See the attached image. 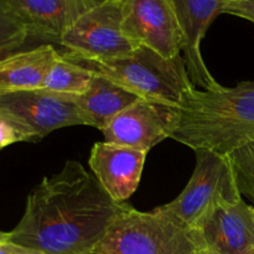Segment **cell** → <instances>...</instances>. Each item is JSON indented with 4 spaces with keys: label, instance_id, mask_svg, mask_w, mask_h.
<instances>
[{
    "label": "cell",
    "instance_id": "obj_15",
    "mask_svg": "<svg viewBox=\"0 0 254 254\" xmlns=\"http://www.w3.org/2000/svg\"><path fill=\"white\" fill-rule=\"evenodd\" d=\"M139 98L103 74L94 73L88 89L81 96H76V102L86 126L102 131L121 112Z\"/></svg>",
    "mask_w": 254,
    "mask_h": 254
},
{
    "label": "cell",
    "instance_id": "obj_14",
    "mask_svg": "<svg viewBox=\"0 0 254 254\" xmlns=\"http://www.w3.org/2000/svg\"><path fill=\"white\" fill-rule=\"evenodd\" d=\"M59 55L51 44H44L0 60V96L42 88Z\"/></svg>",
    "mask_w": 254,
    "mask_h": 254
},
{
    "label": "cell",
    "instance_id": "obj_23",
    "mask_svg": "<svg viewBox=\"0 0 254 254\" xmlns=\"http://www.w3.org/2000/svg\"><path fill=\"white\" fill-rule=\"evenodd\" d=\"M9 237H10L9 232H2V231H0V242L9 240Z\"/></svg>",
    "mask_w": 254,
    "mask_h": 254
},
{
    "label": "cell",
    "instance_id": "obj_1",
    "mask_svg": "<svg viewBox=\"0 0 254 254\" xmlns=\"http://www.w3.org/2000/svg\"><path fill=\"white\" fill-rule=\"evenodd\" d=\"M126 206L81 163L69 160L29 193L9 240L44 254H94Z\"/></svg>",
    "mask_w": 254,
    "mask_h": 254
},
{
    "label": "cell",
    "instance_id": "obj_4",
    "mask_svg": "<svg viewBox=\"0 0 254 254\" xmlns=\"http://www.w3.org/2000/svg\"><path fill=\"white\" fill-rule=\"evenodd\" d=\"M200 230L154 208L140 212L127 205L94 254H206Z\"/></svg>",
    "mask_w": 254,
    "mask_h": 254
},
{
    "label": "cell",
    "instance_id": "obj_21",
    "mask_svg": "<svg viewBox=\"0 0 254 254\" xmlns=\"http://www.w3.org/2000/svg\"><path fill=\"white\" fill-rule=\"evenodd\" d=\"M0 254H44L34 248L19 245L12 241L6 240L0 242Z\"/></svg>",
    "mask_w": 254,
    "mask_h": 254
},
{
    "label": "cell",
    "instance_id": "obj_16",
    "mask_svg": "<svg viewBox=\"0 0 254 254\" xmlns=\"http://www.w3.org/2000/svg\"><path fill=\"white\" fill-rule=\"evenodd\" d=\"M93 72L66 59L62 54L52 64L42 88L69 96H81L88 89Z\"/></svg>",
    "mask_w": 254,
    "mask_h": 254
},
{
    "label": "cell",
    "instance_id": "obj_7",
    "mask_svg": "<svg viewBox=\"0 0 254 254\" xmlns=\"http://www.w3.org/2000/svg\"><path fill=\"white\" fill-rule=\"evenodd\" d=\"M59 44L71 54L96 61L118 59L138 47L123 31L122 0H102L74 22Z\"/></svg>",
    "mask_w": 254,
    "mask_h": 254
},
{
    "label": "cell",
    "instance_id": "obj_24",
    "mask_svg": "<svg viewBox=\"0 0 254 254\" xmlns=\"http://www.w3.org/2000/svg\"><path fill=\"white\" fill-rule=\"evenodd\" d=\"M206 254H220V253H217V252H213V251H210V250H207V253Z\"/></svg>",
    "mask_w": 254,
    "mask_h": 254
},
{
    "label": "cell",
    "instance_id": "obj_12",
    "mask_svg": "<svg viewBox=\"0 0 254 254\" xmlns=\"http://www.w3.org/2000/svg\"><path fill=\"white\" fill-rule=\"evenodd\" d=\"M200 231L207 250L220 254H254V207L243 198L217 203Z\"/></svg>",
    "mask_w": 254,
    "mask_h": 254
},
{
    "label": "cell",
    "instance_id": "obj_5",
    "mask_svg": "<svg viewBox=\"0 0 254 254\" xmlns=\"http://www.w3.org/2000/svg\"><path fill=\"white\" fill-rule=\"evenodd\" d=\"M196 166L190 181L174 201L156 207L159 212L190 228L200 230L217 203L242 198L228 155L196 150Z\"/></svg>",
    "mask_w": 254,
    "mask_h": 254
},
{
    "label": "cell",
    "instance_id": "obj_6",
    "mask_svg": "<svg viewBox=\"0 0 254 254\" xmlns=\"http://www.w3.org/2000/svg\"><path fill=\"white\" fill-rule=\"evenodd\" d=\"M0 114L20 127L29 141L41 140L57 129L86 126L76 96L44 88L0 96Z\"/></svg>",
    "mask_w": 254,
    "mask_h": 254
},
{
    "label": "cell",
    "instance_id": "obj_19",
    "mask_svg": "<svg viewBox=\"0 0 254 254\" xmlns=\"http://www.w3.org/2000/svg\"><path fill=\"white\" fill-rule=\"evenodd\" d=\"M19 141H29V138L14 122L0 114V150Z\"/></svg>",
    "mask_w": 254,
    "mask_h": 254
},
{
    "label": "cell",
    "instance_id": "obj_13",
    "mask_svg": "<svg viewBox=\"0 0 254 254\" xmlns=\"http://www.w3.org/2000/svg\"><path fill=\"white\" fill-rule=\"evenodd\" d=\"M31 39L59 44L74 22L102 0H7Z\"/></svg>",
    "mask_w": 254,
    "mask_h": 254
},
{
    "label": "cell",
    "instance_id": "obj_8",
    "mask_svg": "<svg viewBox=\"0 0 254 254\" xmlns=\"http://www.w3.org/2000/svg\"><path fill=\"white\" fill-rule=\"evenodd\" d=\"M123 31L138 46L166 59L181 56L184 35L171 0H122Z\"/></svg>",
    "mask_w": 254,
    "mask_h": 254
},
{
    "label": "cell",
    "instance_id": "obj_18",
    "mask_svg": "<svg viewBox=\"0 0 254 254\" xmlns=\"http://www.w3.org/2000/svg\"><path fill=\"white\" fill-rule=\"evenodd\" d=\"M32 40L26 26L7 0H0V46L26 45Z\"/></svg>",
    "mask_w": 254,
    "mask_h": 254
},
{
    "label": "cell",
    "instance_id": "obj_11",
    "mask_svg": "<svg viewBox=\"0 0 254 254\" xmlns=\"http://www.w3.org/2000/svg\"><path fill=\"white\" fill-rule=\"evenodd\" d=\"M148 151L117 144L96 143L88 164L92 173L116 202L124 203L138 189Z\"/></svg>",
    "mask_w": 254,
    "mask_h": 254
},
{
    "label": "cell",
    "instance_id": "obj_9",
    "mask_svg": "<svg viewBox=\"0 0 254 254\" xmlns=\"http://www.w3.org/2000/svg\"><path fill=\"white\" fill-rule=\"evenodd\" d=\"M179 107L154 99L139 98L102 130L107 143L149 151L171 138L178 127Z\"/></svg>",
    "mask_w": 254,
    "mask_h": 254
},
{
    "label": "cell",
    "instance_id": "obj_10",
    "mask_svg": "<svg viewBox=\"0 0 254 254\" xmlns=\"http://www.w3.org/2000/svg\"><path fill=\"white\" fill-rule=\"evenodd\" d=\"M228 0H171L184 35V60L193 86L205 89L221 86L208 71L201 54V42Z\"/></svg>",
    "mask_w": 254,
    "mask_h": 254
},
{
    "label": "cell",
    "instance_id": "obj_20",
    "mask_svg": "<svg viewBox=\"0 0 254 254\" xmlns=\"http://www.w3.org/2000/svg\"><path fill=\"white\" fill-rule=\"evenodd\" d=\"M222 14H230L254 22V0H228L223 5Z\"/></svg>",
    "mask_w": 254,
    "mask_h": 254
},
{
    "label": "cell",
    "instance_id": "obj_17",
    "mask_svg": "<svg viewBox=\"0 0 254 254\" xmlns=\"http://www.w3.org/2000/svg\"><path fill=\"white\" fill-rule=\"evenodd\" d=\"M228 156L241 195L248 196L254 201V139Z\"/></svg>",
    "mask_w": 254,
    "mask_h": 254
},
{
    "label": "cell",
    "instance_id": "obj_3",
    "mask_svg": "<svg viewBox=\"0 0 254 254\" xmlns=\"http://www.w3.org/2000/svg\"><path fill=\"white\" fill-rule=\"evenodd\" d=\"M66 59L79 66L106 76L140 98L154 99L178 106L193 88L184 56L166 59L146 46H138L130 54L106 61H96L64 52Z\"/></svg>",
    "mask_w": 254,
    "mask_h": 254
},
{
    "label": "cell",
    "instance_id": "obj_22",
    "mask_svg": "<svg viewBox=\"0 0 254 254\" xmlns=\"http://www.w3.org/2000/svg\"><path fill=\"white\" fill-rule=\"evenodd\" d=\"M26 45H6V46H0V60L15 54V52L24 50Z\"/></svg>",
    "mask_w": 254,
    "mask_h": 254
},
{
    "label": "cell",
    "instance_id": "obj_2",
    "mask_svg": "<svg viewBox=\"0 0 254 254\" xmlns=\"http://www.w3.org/2000/svg\"><path fill=\"white\" fill-rule=\"evenodd\" d=\"M171 139L192 150L231 155L254 139V82L236 87L191 88L179 104Z\"/></svg>",
    "mask_w": 254,
    "mask_h": 254
}]
</instances>
